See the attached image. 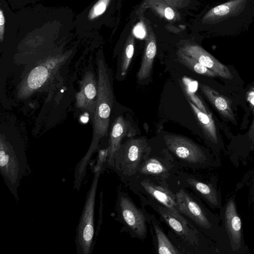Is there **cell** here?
<instances>
[{
    "label": "cell",
    "instance_id": "1",
    "mask_svg": "<svg viewBox=\"0 0 254 254\" xmlns=\"http://www.w3.org/2000/svg\"><path fill=\"white\" fill-rule=\"evenodd\" d=\"M98 95L92 115L93 137L85 155L79 161L75 171L74 187L79 190L85 176L86 166L101 139L105 137L109 126L110 115L113 105V92L111 77L107 64L103 59L98 61Z\"/></svg>",
    "mask_w": 254,
    "mask_h": 254
},
{
    "label": "cell",
    "instance_id": "2",
    "mask_svg": "<svg viewBox=\"0 0 254 254\" xmlns=\"http://www.w3.org/2000/svg\"><path fill=\"white\" fill-rule=\"evenodd\" d=\"M175 193L181 213L190 218L202 233L216 243L219 253L230 254L229 242L220 225L219 217L183 188L176 191Z\"/></svg>",
    "mask_w": 254,
    "mask_h": 254
},
{
    "label": "cell",
    "instance_id": "3",
    "mask_svg": "<svg viewBox=\"0 0 254 254\" xmlns=\"http://www.w3.org/2000/svg\"><path fill=\"white\" fill-rule=\"evenodd\" d=\"M254 20V0H229L210 9L202 23L214 26L220 36H227L241 32Z\"/></svg>",
    "mask_w": 254,
    "mask_h": 254
},
{
    "label": "cell",
    "instance_id": "4",
    "mask_svg": "<svg viewBox=\"0 0 254 254\" xmlns=\"http://www.w3.org/2000/svg\"><path fill=\"white\" fill-rule=\"evenodd\" d=\"M152 149L145 137L131 138L122 143L111 167L126 184L133 179Z\"/></svg>",
    "mask_w": 254,
    "mask_h": 254
},
{
    "label": "cell",
    "instance_id": "5",
    "mask_svg": "<svg viewBox=\"0 0 254 254\" xmlns=\"http://www.w3.org/2000/svg\"><path fill=\"white\" fill-rule=\"evenodd\" d=\"M163 138L167 150L178 167L198 169L213 165L214 161L210 154L190 139L176 134H165Z\"/></svg>",
    "mask_w": 254,
    "mask_h": 254
},
{
    "label": "cell",
    "instance_id": "6",
    "mask_svg": "<svg viewBox=\"0 0 254 254\" xmlns=\"http://www.w3.org/2000/svg\"><path fill=\"white\" fill-rule=\"evenodd\" d=\"M106 159L107 156L105 154H99L92 184L87 194L84 208L76 230L75 243L76 250L79 254H89L91 250L94 234L95 196L103 164Z\"/></svg>",
    "mask_w": 254,
    "mask_h": 254
},
{
    "label": "cell",
    "instance_id": "7",
    "mask_svg": "<svg viewBox=\"0 0 254 254\" xmlns=\"http://www.w3.org/2000/svg\"><path fill=\"white\" fill-rule=\"evenodd\" d=\"M127 185L143 203L155 202L178 215H183L177 203L175 192L170 189L167 180L140 175L134 177Z\"/></svg>",
    "mask_w": 254,
    "mask_h": 254
},
{
    "label": "cell",
    "instance_id": "8",
    "mask_svg": "<svg viewBox=\"0 0 254 254\" xmlns=\"http://www.w3.org/2000/svg\"><path fill=\"white\" fill-rule=\"evenodd\" d=\"M20 147L11 143L1 134L0 174L6 185L15 198H17V189L27 165L24 150Z\"/></svg>",
    "mask_w": 254,
    "mask_h": 254
},
{
    "label": "cell",
    "instance_id": "9",
    "mask_svg": "<svg viewBox=\"0 0 254 254\" xmlns=\"http://www.w3.org/2000/svg\"><path fill=\"white\" fill-rule=\"evenodd\" d=\"M219 218L229 242L230 254L246 253L242 221L233 196L230 197L220 209Z\"/></svg>",
    "mask_w": 254,
    "mask_h": 254
},
{
    "label": "cell",
    "instance_id": "10",
    "mask_svg": "<svg viewBox=\"0 0 254 254\" xmlns=\"http://www.w3.org/2000/svg\"><path fill=\"white\" fill-rule=\"evenodd\" d=\"M117 208L121 221L132 237L145 239L147 223L150 221L149 214L138 208L130 197L122 191L118 194Z\"/></svg>",
    "mask_w": 254,
    "mask_h": 254
},
{
    "label": "cell",
    "instance_id": "11",
    "mask_svg": "<svg viewBox=\"0 0 254 254\" xmlns=\"http://www.w3.org/2000/svg\"><path fill=\"white\" fill-rule=\"evenodd\" d=\"M151 206L165 222L182 239L192 246H199V233L185 218L178 215L162 204L153 201L144 203Z\"/></svg>",
    "mask_w": 254,
    "mask_h": 254
},
{
    "label": "cell",
    "instance_id": "12",
    "mask_svg": "<svg viewBox=\"0 0 254 254\" xmlns=\"http://www.w3.org/2000/svg\"><path fill=\"white\" fill-rule=\"evenodd\" d=\"M178 168L170 153L151 156L150 152L142 162L136 176H149L167 181L171 176L177 175Z\"/></svg>",
    "mask_w": 254,
    "mask_h": 254
},
{
    "label": "cell",
    "instance_id": "13",
    "mask_svg": "<svg viewBox=\"0 0 254 254\" xmlns=\"http://www.w3.org/2000/svg\"><path fill=\"white\" fill-rule=\"evenodd\" d=\"M180 181L183 185L192 189L213 209H220L222 206L221 194L216 183L205 182L193 176L178 171Z\"/></svg>",
    "mask_w": 254,
    "mask_h": 254
},
{
    "label": "cell",
    "instance_id": "14",
    "mask_svg": "<svg viewBox=\"0 0 254 254\" xmlns=\"http://www.w3.org/2000/svg\"><path fill=\"white\" fill-rule=\"evenodd\" d=\"M179 50L214 71L217 76L225 79L232 78L233 75L229 69L200 46L195 44H186Z\"/></svg>",
    "mask_w": 254,
    "mask_h": 254
},
{
    "label": "cell",
    "instance_id": "15",
    "mask_svg": "<svg viewBox=\"0 0 254 254\" xmlns=\"http://www.w3.org/2000/svg\"><path fill=\"white\" fill-rule=\"evenodd\" d=\"M98 82L92 72L84 74L81 81L80 90L76 95V106L93 115L98 95Z\"/></svg>",
    "mask_w": 254,
    "mask_h": 254
},
{
    "label": "cell",
    "instance_id": "16",
    "mask_svg": "<svg viewBox=\"0 0 254 254\" xmlns=\"http://www.w3.org/2000/svg\"><path fill=\"white\" fill-rule=\"evenodd\" d=\"M145 23L147 33L145 38V43L142 59L137 72V78L140 81L150 76L157 53L156 36L148 21H146Z\"/></svg>",
    "mask_w": 254,
    "mask_h": 254
},
{
    "label": "cell",
    "instance_id": "17",
    "mask_svg": "<svg viewBox=\"0 0 254 254\" xmlns=\"http://www.w3.org/2000/svg\"><path fill=\"white\" fill-rule=\"evenodd\" d=\"M130 125L122 116L116 119L112 127L109 145L107 147V163L110 166L115 153L119 148L122 141L127 134H132L129 131Z\"/></svg>",
    "mask_w": 254,
    "mask_h": 254
},
{
    "label": "cell",
    "instance_id": "18",
    "mask_svg": "<svg viewBox=\"0 0 254 254\" xmlns=\"http://www.w3.org/2000/svg\"><path fill=\"white\" fill-rule=\"evenodd\" d=\"M200 88L210 102L223 116L233 122L235 121L230 102L225 97L205 84H200Z\"/></svg>",
    "mask_w": 254,
    "mask_h": 254
},
{
    "label": "cell",
    "instance_id": "19",
    "mask_svg": "<svg viewBox=\"0 0 254 254\" xmlns=\"http://www.w3.org/2000/svg\"><path fill=\"white\" fill-rule=\"evenodd\" d=\"M188 102L195 115L205 137L215 145L218 143V138L214 121L211 114H206L199 110L190 100Z\"/></svg>",
    "mask_w": 254,
    "mask_h": 254
},
{
    "label": "cell",
    "instance_id": "20",
    "mask_svg": "<svg viewBox=\"0 0 254 254\" xmlns=\"http://www.w3.org/2000/svg\"><path fill=\"white\" fill-rule=\"evenodd\" d=\"M156 243V250L160 254H179L181 252L173 245L167 237L157 221L153 216H150Z\"/></svg>",
    "mask_w": 254,
    "mask_h": 254
},
{
    "label": "cell",
    "instance_id": "21",
    "mask_svg": "<svg viewBox=\"0 0 254 254\" xmlns=\"http://www.w3.org/2000/svg\"><path fill=\"white\" fill-rule=\"evenodd\" d=\"M145 3L162 17L172 21L180 20L177 9L172 7L162 0H144Z\"/></svg>",
    "mask_w": 254,
    "mask_h": 254
},
{
    "label": "cell",
    "instance_id": "22",
    "mask_svg": "<svg viewBox=\"0 0 254 254\" xmlns=\"http://www.w3.org/2000/svg\"><path fill=\"white\" fill-rule=\"evenodd\" d=\"M177 55L178 60L180 63L195 73L209 77L217 76L214 71L204 66L192 58L186 55L179 49L177 51Z\"/></svg>",
    "mask_w": 254,
    "mask_h": 254
},
{
    "label": "cell",
    "instance_id": "23",
    "mask_svg": "<svg viewBox=\"0 0 254 254\" xmlns=\"http://www.w3.org/2000/svg\"><path fill=\"white\" fill-rule=\"evenodd\" d=\"M182 82L186 94L190 99L189 100L201 111L209 114L201 100L195 94L198 86L197 81L184 76L182 78Z\"/></svg>",
    "mask_w": 254,
    "mask_h": 254
},
{
    "label": "cell",
    "instance_id": "24",
    "mask_svg": "<svg viewBox=\"0 0 254 254\" xmlns=\"http://www.w3.org/2000/svg\"><path fill=\"white\" fill-rule=\"evenodd\" d=\"M134 36L131 33L128 36L125 43L121 65V75L124 76L127 74L130 65L134 51Z\"/></svg>",
    "mask_w": 254,
    "mask_h": 254
},
{
    "label": "cell",
    "instance_id": "25",
    "mask_svg": "<svg viewBox=\"0 0 254 254\" xmlns=\"http://www.w3.org/2000/svg\"><path fill=\"white\" fill-rule=\"evenodd\" d=\"M48 76V71L44 66H38L30 73L27 80V84L31 89H36L42 85Z\"/></svg>",
    "mask_w": 254,
    "mask_h": 254
},
{
    "label": "cell",
    "instance_id": "26",
    "mask_svg": "<svg viewBox=\"0 0 254 254\" xmlns=\"http://www.w3.org/2000/svg\"><path fill=\"white\" fill-rule=\"evenodd\" d=\"M111 0H99L92 7L88 13V17L90 20L102 15L106 10Z\"/></svg>",
    "mask_w": 254,
    "mask_h": 254
},
{
    "label": "cell",
    "instance_id": "27",
    "mask_svg": "<svg viewBox=\"0 0 254 254\" xmlns=\"http://www.w3.org/2000/svg\"><path fill=\"white\" fill-rule=\"evenodd\" d=\"M132 33L134 36L138 38H145L147 31L145 22L142 21L138 22L133 28Z\"/></svg>",
    "mask_w": 254,
    "mask_h": 254
},
{
    "label": "cell",
    "instance_id": "28",
    "mask_svg": "<svg viewBox=\"0 0 254 254\" xmlns=\"http://www.w3.org/2000/svg\"><path fill=\"white\" fill-rule=\"evenodd\" d=\"M176 9L187 7L190 3V0H162Z\"/></svg>",
    "mask_w": 254,
    "mask_h": 254
},
{
    "label": "cell",
    "instance_id": "29",
    "mask_svg": "<svg viewBox=\"0 0 254 254\" xmlns=\"http://www.w3.org/2000/svg\"><path fill=\"white\" fill-rule=\"evenodd\" d=\"M5 18L2 9L0 11V39L1 42L3 40L4 32Z\"/></svg>",
    "mask_w": 254,
    "mask_h": 254
},
{
    "label": "cell",
    "instance_id": "30",
    "mask_svg": "<svg viewBox=\"0 0 254 254\" xmlns=\"http://www.w3.org/2000/svg\"><path fill=\"white\" fill-rule=\"evenodd\" d=\"M249 136L251 140L252 141L253 143H254V122L250 129V131L249 132Z\"/></svg>",
    "mask_w": 254,
    "mask_h": 254
},
{
    "label": "cell",
    "instance_id": "31",
    "mask_svg": "<svg viewBox=\"0 0 254 254\" xmlns=\"http://www.w3.org/2000/svg\"><path fill=\"white\" fill-rule=\"evenodd\" d=\"M249 97L251 103L254 105V91H252L249 94Z\"/></svg>",
    "mask_w": 254,
    "mask_h": 254
}]
</instances>
